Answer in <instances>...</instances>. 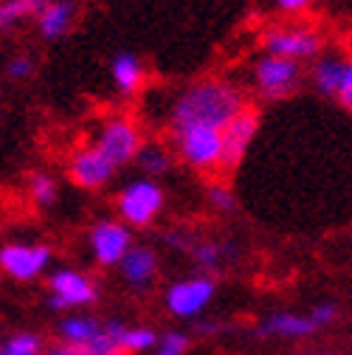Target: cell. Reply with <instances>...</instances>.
Masks as SVG:
<instances>
[{"label":"cell","mask_w":352,"mask_h":355,"mask_svg":"<svg viewBox=\"0 0 352 355\" xmlns=\"http://www.w3.org/2000/svg\"><path fill=\"white\" fill-rule=\"evenodd\" d=\"M23 15H28L23 0H3L0 3V31H9L12 26H17Z\"/></svg>","instance_id":"cell-24"},{"label":"cell","mask_w":352,"mask_h":355,"mask_svg":"<svg viewBox=\"0 0 352 355\" xmlns=\"http://www.w3.org/2000/svg\"><path fill=\"white\" fill-rule=\"evenodd\" d=\"M211 296H214V282L209 277L181 279L166 291V307H169V313L178 319H195L206 310Z\"/></svg>","instance_id":"cell-7"},{"label":"cell","mask_w":352,"mask_h":355,"mask_svg":"<svg viewBox=\"0 0 352 355\" xmlns=\"http://www.w3.org/2000/svg\"><path fill=\"white\" fill-rule=\"evenodd\" d=\"M113 166H124L130 161H136V153L141 150V136H139V127L127 119H110L99 139L94 144Z\"/></svg>","instance_id":"cell-5"},{"label":"cell","mask_w":352,"mask_h":355,"mask_svg":"<svg viewBox=\"0 0 352 355\" xmlns=\"http://www.w3.org/2000/svg\"><path fill=\"white\" fill-rule=\"evenodd\" d=\"M42 355H82V349H79V347H73V344H65V341H62V344L49 347Z\"/></svg>","instance_id":"cell-30"},{"label":"cell","mask_w":352,"mask_h":355,"mask_svg":"<svg viewBox=\"0 0 352 355\" xmlns=\"http://www.w3.org/2000/svg\"><path fill=\"white\" fill-rule=\"evenodd\" d=\"M172 141L178 155L200 169V172H211L220 166V130L214 127H172Z\"/></svg>","instance_id":"cell-2"},{"label":"cell","mask_w":352,"mask_h":355,"mask_svg":"<svg viewBox=\"0 0 352 355\" xmlns=\"http://www.w3.org/2000/svg\"><path fill=\"white\" fill-rule=\"evenodd\" d=\"M243 94L231 82L223 79H203L178 96L172 107V127H214L223 130L240 110Z\"/></svg>","instance_id":"cell-1"},{"label":"cell","mask_w":352,"mask_h":355,"mask_svg":"<svg viewBox=\"0 0 352 355\" xmlns=\"http://www.w3.org/2000/svg\"><path fill=\"white\" fill-rule=\"evenodd\" d=\"M28 192H31L34 203H39V206H51L57 200V184H54V178L51 175H42V172L31 175Z\"/></svg>","instance_id":"cell-23"},{"label":"cell","mask_w":352,"mask_h":355,"mask_svg":"<svg viewBox=\"0 0 352 355\" xmlns=\"http://www.w3.org/2000/svg\"><path fill=\"white\" fill-rule=\"evenodd\" d=\"M349 68H352V65H349L346 60H341V57H324V60L316 65V73H313L316 87H319L324 96H335V94H338V85H341V79H344V73H346Z\"/></svg>","instance_id":"cell-17"},{"label":"cell","mask_w":352,"mask_h":355,"mask_svg":"<svg viewBox=\"0 0 352 355\" xmlns=\"http://www.w3.org/2000/svg\"><path fill=\"white\" fill-rule=\"evenodd\" d=\"M79 349H82V355H124V349L118 344V322L102 324L99 333L91 341H85Z\"/></svg>","instance_id":"cell-18"},{"label":"cell","mask_w":352,"mask_h":355,"mask_svg":"<svg viewBox=\"0 0 352 355\" xmlns=\"http://www.w3.org/2000/svg\"><path fill=\"white\" fill-rule=\"evenodd\" d=\"M268 49V57H282V60H307L322 51V37L310 28H279L268 31L262 37Z\"/></svg>","instance_id":"cell-8"},{"label":"cell","mask_w":352,"mask_h":355,"mask_svg":"<svg viewBox=\"0 0 352 355\" xmlns=\"http://www.w3.org/2000/svg\"><path fill=\"white\" fill-rule=\"evenodd\" d=\"M116 166L96 150V147H82L71 161V181L82 189H99L113 178Z\"/></svg>","instance_id":"cell-12"},{"label":"cell","mask_w":352,"mask_h":355,"mask_svg":"<svg viewBox=\"0 0 352 355\" xmlns=\"http://www.w3.org/2000/svg\"><path fill=\"white\" fill-rule=\"evenodd\" d=\"M51 259V251L46 245H3L0 248V268L17 282L37 279Z\"/></svg>","instance_id":"cell-9"},{"label":"cell","mask_w":352,"mask_h":355,"mask_svg":"<svg viewBox=\"0 0 352 355\" xmlns=\"http://www.w3.org/2000/svg\"><path fill=\"white\" fill-rule=\"evenodd\" d=\"M116 206L130 226H150L164 206V192L152 181H133L118 195Z\"/></svg>","instance_id":"cell-3"},{"label":"cell","mask_w":352,"mask_h":355,"mask_svg":"<svg viewBox=\"0 0 352 355\" xmlns=\"http://www.w3.org/2000/svg\"><path fill=\"white\" fill-rule=\"evenodd\" d=\"M155 341H158V336L150 327H124V324H118V344H121L124 355L127 352H147L150 347H155Z\"/></svg>","instance_id":"cell-20"},{"label":"cell","mask_w":352,"mask_h":355,"mask_svg":"<svg viewBox=\"0 0 352 355\" xmlns=\"http://www.w3.org/2000/svg\"><path fill=\"white\" fill-rule=\"evenodd\" d=\"M110 73H113L116 87H118L124 96H136L141 82H144V68H141L139 57L136 54H127V51H121V54L113 57Z\"/></svg>","instance_id":"cell-14"},{"label":"cell","mask_w":352,"mask_h":355,"mask_svg":"<svg viewBox=\"0 0 352 355\" xmlns=\"http://www.w3.org/2000/svg\"><path fill=\"white\" fill-rule=\"evenodd\" d=\"M99 322L96 319H85V316H73V319H65L60 324V333H62V341L65 344H73V347H82L85 341H91L96 333H99Z\"/></svg>","instance_id":"cell-19"},{"label":"cell","mask_w":352,"mask_h":355,"mask_svg":"<svg viewBox=\"0 0 352 355\" xmlns=\"http://www.w3.org/2000/svg\"><path fill=\"white\" fill-rule=\"evenodd\" d=\"M136 161L139 166L147 172V175H164L172 161H169V153L161 147V144H141V150L136 153Z\"/></svg>","instance_id":"cell-21"},{"label":"cell","mask_w":352,"mask_h":355,"mask_svg":"<svg viewBox=\"0 0 352 355\" xmlns=\"http://www.w3.org/2000/svg\"><path fill=\"white\" fill-rule=\"evenodd\" d=\"M301 82V65L296 60L282 57H265L256 62V87L265 99H282L290 96Z\"/></svg>","instance_id":"cell-6"},{"label":"cell","mask_w":352,"mask_h":355,"mask_svg":"<svg viewBox=\"0 0 352 355\" xmlns=\"http://www.w3.org/2000/svg\"><path fill=\"white\" fill-rule=\"evenodd\" d=\"M223 254H226V248L223 245H214V243H197L192 248V257L203 265V268H217L220 259H223Z\"/></svg>","instance_id":"cell-25"},{"label":"cell","mask_w":352,"mask_h":355,"mask_svg":"<svg viewBox=\"0 0 352 355\" xmlns=\"http://www.w3.org/2000/svg\"><path fill=\"white\" fill-rule=\"evenodd\" d=\"M118 271L130 288L147 291L158 277V257L147 245H130L118 262Z\"/></svg>","instance_id":"cell-13"},{"label":"cell","mask_w":352,"mask_h":355,"mask_svg":"<svg viewBox=\"0 0 352 355\" xmlns=\"http://www.w3.org/2000/svg\"><path fill=\"white\" fill-rule=\"evenodd\" d=\"M51 288V299L49 304L54 310H68V307H82V304H91L96 302L99 291L94 285V279H87L79 271H57L49 279Z\"/></svg>","instance_id":"cell-10"},{"label":"cell","mask_w":352,"mask_h":355,"mask_svg":"<svg viewBox=\"0 0 352 355\" xmlns=\"http://www.w3.org/2000/svg\"><path fill=\"white\" fill-rule=\"evenodd\" d=\"M307 3H313V0H276V6H279L282 12H299V9H304Z\"/></svg>","instance_id":"cell-31"},{"label":"cell","mask_w":352,"mask_h":355,"mask_svg":"<svg viewBox=\"0 0 352 355\" xmlns=\"http://www.w3.org/2000/svg\"><path fill=\"white\" fill-rule=\"evenodd\" d=\"M28 73H31V60L28 57H15L9 62V76L12 79H26Z\"/></svg>","instance_id":"cell-29"},{"label":"cell","mask_w":352,"mask_h":355,"mask_svg":"<svg viewBox=\"0 0 352 355\" xmlns=\"http://www.w3.org/2000/svg\"><path fill=\"white\" fill-rule=\"evenodd\" d=\"M37 17H39V34L46 37V40H57L71 26L73 3H71V0H51V3L42 9Z\"/></svg>","instance_id":"cell-16"},{"label":"cell","mask_w":352,"mask_h":355,"mask_svg":"<svg viewBox=\"0 0 352 355\" xmlns=\"http://www.w3.org/2000/svg\"><path fill=\"white\" fill-rule=\"evenodd\" d=\"M23 3H26V12H28V15H39L42 9L51 3V0H23Z\"/></svg>","instance_id":"cell-32"},{"label":"cell","mask_w":352,"mask_h":355,"mask_svg":"<svg viewBox=\"0 0 352 355\" xmlns=\"http://www.w3.org/2000/svg\"><path fill=\"white\" fill-rule=\"evenodd\" d=\"M209 195H211V203H214L220 211L234 209V198H231V192H229L226 187H211V189H209Z\"/></svg>","instance_id":"cell-28"},{"label":"cell","mask_w":352,"mask_h":355,"mask_svg":"<svg viewBox=\"0 0 352 355\" xmlns=\"http://www.w3.org/2000/svg\"><path fill=\"white\" fill-rule=\"evenodd\" d=\"M130 245H133V237H130V229L124 223H116V220H102V223H96L91 229L94 257H96L99 265H105V268L118 265Z\"/></svg>","instance_id":"cell-11"},{"label":"cell","mask_w":352,"mask_h":355,"mask_svg":"<svg viewBox=\"0 0 352 355\" xmlns=\"http://www.w3.org/2000/svg\"><path fill=\"white\" fill-rule=\"evenodd\" d=\"M335 316H338V307H335L333 302H324V304H319L313 313H310V322H313L316 327H327V324L335 322Z\"/></svg>","instance_id":"cell-27"},{"label":"cell","mask_w":352,"mask_h":355,"mask_svg":"<svg viewBox=\"0 0 352 355\" xmlns=\"http://www.w3.org/2000/svg\"><path fill=\"white\" fill-rule=\"evenodd\" d=\"M319 327L310 322V316H296V313H274L259 327V336H285V338H307Z\"/></svg>","instance_id":"cell-15"},{"label":"cell","mask_w":352,"mask_h":355,"mask_svg":"<svg viewBox=\"0 0 352 355\" xmlns=\"http://www.w3.org/2000/svg\"><path fill=\"white\" fill-rule=\"evenodd\" d=\"M42 347H46L42 336H37V333H17V336H12L3 347H0V355H42Z\"/></svg>","instance_id":"cell-22"},{"label":"cell","mask_w":352,"mask_h":355,"mask_svg":"<svg viewBox=\"0 0 352 355\" xmlns=\"http://www.w3.org/2000/svg\"><path fill=\"white\" fill-rule=\"evenodd\" d=\"M189 349V338L184 333H164L158 344V355H184Z\"/></svg>","instance_id":"cell-26"},{"label":"cell","mask_w":352,"mask_h":355,"mask_svg":"<svg viewBox=\"0 0 352 355\" xmlns=\"http://www.w3.org/2000/svg\"><path fill=\"white\" fill-rule=\"evenodd\" d=\"M256 130H259V113L254 107H243L223 130H220V166H226V169H234L243 155L248 153L254 136H256Z\"/></svg>","instance_id":"cell-4"}]
</instances>
